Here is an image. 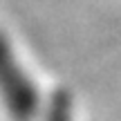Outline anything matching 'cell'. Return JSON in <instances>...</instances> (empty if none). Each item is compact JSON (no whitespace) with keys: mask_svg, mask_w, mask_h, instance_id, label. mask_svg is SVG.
Masks as SVG:
<instances>
[{"mask_svg":"<svg viewBox=\"0 0 121 121\" xmlns=\"http://www.w3.org/2000/svg\"><path fill=\"white\" fill-rule=\"evenodd\" d=\"M0 92L7 99L9 110L13 112L16 119H29V114L34 112V90L27 83L25 74L18 69L16 60L9 56L7 47L0 43Z\"/></svg>","mask_w":121,"mask_h":121,"instance_id":"cell-1","label":"cell"}]
</instances>
